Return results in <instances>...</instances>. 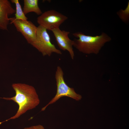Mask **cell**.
I'll return each mask as SVG.
<instances>
[{
	"label": "cell",
	"mask_w": 129,
	"mask_h": 129,
	"mask_svg": "<svg viewBox=\"0 0 129 129\" xmlns=\"http://www.w3.org/2000/svg\"><path fill=\"white\" fill-rule=\"evenodd\" d=\"M12 86L15 92V96L0 98L13 101L18 104L19 108L14 116L3 122L19 118L27 111L35 108L40 102L38 95L33 86L22 83H13Z\"/></svg>",
	"instance_id": "1"
},
{
	"label": "cell",
	"mask_w": 129,
	"mask_h": 129,
	"mask_svg": "<svg viewBox=\"0 0 129 129\" xmlns=\"http://www.w3.org/2000/svg\"><path fill=\"white\" fill-rule=\"evenodd\" d=\"M72 35L78 38L73 40V47L79 51L87 54H97L105 44L112 39L104 32L100 35L94 36L86 35L81 32H76Z\"/></svg>",
	"instance_id": "2"
},
{
	"label": "cell",
	"mask_w": 129,
	"mask_h": 129,
	"mask_svg": "<svg viewBox=\"0 0 129 129\" xmlns=\"http://www.w3.org/2000/svg\"><path fill=\"white\" fill-rule=\"evenodd\" d=\"M64 73L61 67L57 66L55 74L57 86V91L55 96L45 107L41 111H44L49 105L56 102L59 99L64 97H68L78 101L81 99V96L76 93L74 89L69 87L65 83L64 77Z\"/></svg>",
	"instance_id": "3"
},
{
	"label": "cell",
	"mask_w": 129,
	"mask_h": 129,
	"mask_svg": "<svg viewBox=\"0 0 129 129\" xmlns=\"http://www.w3.org/2000/svg\"><path fill=\"white\" fill-rule=\"evenodd\" d=\"M47 30L44 27L39 25L37 27L35 38L31 44L43 56L50 57L53 53L61 54V51L57 49L51 42L50 36Z\"/></svg>",
	"instance_id": "4"
},
{
	"label": "cell",
	"mask_w": 129,
	"mask_h": 129,
	"mask_svg": "<svg viewBox=\"0 0 129 129\" xmlns=\"http://www.w3.org/2000/svg\"><path fill=\"white\" fill-rule=\"evenodd\" d=\"M68 19L67 17L54 10L47 11L37 18V22L39 25L47 30L51 31L59 28L60 25Z\"/></svg>",
	"instance_id": "5"
},
{
	"label": "cell",
	"mask_w": 129,
	"mask_h": 129,
	"mask_svg": "<svg viewBox=\"0 0 129 129\" xmlns=\"http://www.w3.org/2000/svg\"><path fill=\"white\" fill-rule=\"evenodd\" d=\"M10 20L17 30L21 33L27 43L31 44L35 37L37 27L32 22L27 20L17 19L13 17L10 18Z\"/></svg>",
	"instance_id": "6"
},
{
	"label": "cell",
	"mask_w": 129,
	"mask_h": 129,
	"mask_svg": "<svg viewBox=\"0 0 129 129\" xmlns=\"http://www.w3.org/2000/svg\"><path fill=\"white\" fill-rule=\"evenodd\" d=\"M51 31L59 48L63 51H67L71 59H74L75 54L73 48V41L70 39L68 37L70 32L61 30L59 28L54 29Z\"/></svg>",
	"instance_id": "7"
},
{
	"label": "cell",
	"mask_w": 129,
	"mask_h": 129,
	"mask_svg": "<svg viewBox=\"0 0 129 129\" xmlns=\"http://www.w3.org/2000/svg\"><path fill=\"white\" fill-rule=\"evenodd\" d=\"M16 12L11 3L8 0H0V29L7 30L10 18L9 15Z\"/></svg>",
	"instance_id": "8"
},
{
	"label": "cell",
	"mask_w": 129,
	"mask_h": 129,
	"mask_svg": "<svg viewBox=\"0 0 129 129\" xmlns=\"http://www.w3.org/2000/svg\"><path fill=\"white\" fill-rule=\"evenodd\" d=\"M38 0H24L23 11L25 15L33 12L38 15H40L42 12L38 5Z\"/></svg>",
	"instance_id": "9"
},
{
	"label": "cell",
	"mask_w": 129,
	"mask_h": 129,
	"mask_svg": "<svg viewBox=\"0 0 129 129\" xmlns=\"http://www.w3.org/2000/svg\"><path fill=\"white\" fill-rule=\"evenodd\" d=\"M12 3H15L16 7L15 18L17 19L27 20L28 18L24 14L18 0H11Z\"/></svg>",
	"instance_id": "10"
},
{
	"label": "cell",
	"mask_w": 129,
	"mask_h": 129,
	"mask_svg": "<svg viewBox=\"0 0 129 129\" xmlns=\"http://www.w3.org/2000/svg\"><path fill=\"white\" fill-rule=\"evenodd\" d=\"M117 14L120 18L124 22L128 23L129 19V2L124 10L121 9L117 12Z\"/></svg>",
	"instance_id": "11"
},
{
	"label": "cell",
	"mask_w": 129,
	"mask_h": 129,
	"mask_svg": "<svg viewBox=\"0 0 129 129\" xmlns=\"http://www.w3.org/2000/svg\"><path fill=\"white\" fill-rule=\"evenodd\" d=\"M23 129H45L42 125L39 124L24 128Z\"/></svg>",
	"instance_id": "12"
}]
</instances>
